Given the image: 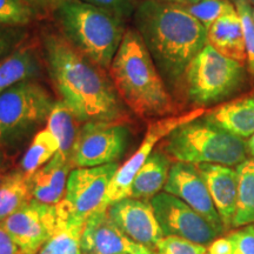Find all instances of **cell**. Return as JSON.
Segmentation results:
<instances>
[{
  "mask_svg": "<svg viewBox=\"0 0 254 254\" xmlns=\"http://www.w3.org/2000/svg\"><path fill=\"white\" fill-rule=\"evenodd\" d=\"M43 47L51 80L79 122H124L125 109L109 71L79 52L62 34H46Z\"/></svg>",
  "mask_w": 254,
  "mask_h": 254,
  "instance_id": "cell-1",
  "label": "cell"
},
{
  "mask_svg": "<svg viewBox=\"0 0 254 254\" xmlns=\"http://www.w3.org/2000/svg\"><path fill=\"white\" fill-rule=\"evenodd\" d=\"M133 21L161 77L172 85L183 80L190 60L208 43L207 30L178 2L144 0Z\"/></svg>",
  "mask_w": 254,
  "mask_h": 254,
  "instance_id": "cell-2",
  "label": "cell"
},
{
  "mask_svg": "<svg viewBox=\"0 0 254 254\" xmlns=\"http://www.w3.org/2000/svg\"><path fill=\"white\" fill-rule=\"evenodd\" d=\"M109 74L120 99L141 118H163L174 110L164 78L135 28H127Z\"/></svg>",
  "mask_w": 254,
  "mask_h": 254,
  "instance_id": "cell-3",
  "label": "cell"
},
{
  "mask_svg": "<svg viewBox=\"0 0 254 254\" xmlns=\"http://www.w3.org/2000/svg\"><path fill=\"white\" fill-rule=\"evenodd\" d=\"M56 20L73 47L109 71L127 30L125 21L81 0H66L57 6Z\"/></svg>",
  "mask_w": 254,
  "mask_h": 254,
  "instance_id": "cell-4",
  "label": "cell"
},
{
  "mask_svg": "<svg viewBox=\"0 0 254 254\" xmlns=\"http://www.w3.org/2000/svg\"><path fill=\"white\" fill-rule=\"evenodd\" d=\"M165 152L177 161L238 166L247 159L243 138L209 123L204 117L186 123L167 136Z\"/></svg>",
  "mask_w": 254,
  "mask_h": 254,
  "instance_id": "cell-5",
  "label": "cell"
},
{
  "mask_svg": "<svg viewBox=\"0 0 254 254\" xmlns=\"http://www.w3.org/2000/svg\"><path fill=\"white\" fill-rule=\"evenodd\" d=\"M56 101L43 85L25 80L0 93V150L7 155L34 136Z\"/></svg>",
  "mask_w": 254,
  "mask_h": 254,
  "instance_id": "cell-6",
  "label": "cell"
},
{
  "mask_svg": "<svg viewBox=\"0 0 254 254\" xmlns=\"http://www.w3.org/2000/svg\"><path fill=\"white\" fill-rule=\"evenodd\" d=\"M245 77V65L222 56L209 44L190 60L184 82L189 99L196 107L215 104L240 86Z\"/></svg>",
  "mask_w": 254,
  "mask_h": 254,
  "instance_id": "cell-7",
  "label": "cell"
},
{
  "mask_svg": "<svg viewBox=\"0 0 254 254\" xmlns=\"http://www.w3.org/2000/svg\"><path fill=\"white\" fill-rule=\"evenodd\" d=\"M128 139L129 129L123 122L82 124L69 157L72 170L118 163L126 152Z\"/></svg>",
  "mask_w": 254,
  "mask_h": 254,
  "instance_id": "cell-8",
  "label": "cell"
},
{
  "mask_svg": "<svg viewBox=\"0 0 254 254\" xmlns=\"http://www.w3.org/2000/svg\"><path fill=\"white\" fill-rule=\"evenodd\" d=\"M206 112H207V110L205 107H196V109L190 111L185 114L164 117V118H160L157 122L148 124L147 131H146L144 139H142L138 150L125 164L119 166L118 171L114 174L112 182H111L109 189H107L101 208H107L113 202L129 198L131 196V186L133 179H134L135 174L138 173V171L140 170V167L147 160L148 157L153 153L154 146L161 139L167 138L179 126L200 118Z\"/></svg>",
  "mask_w": 254,
  "mask_h": 254,
  "instance_id": "cell-9",
  "label": "cell"
},
{
  "mask_svg": "<svg viewBox=\"0 0 254 254\" xmlns=\"http://www.w3.org/2000/svg\"><path fill=\"white\" fill-rule=\"evenodd\" d=\"M150 201L165 237H179L207 247L222 236L204 217L176 195L160 192Z\"/></svg>",
  "mask_w": 254,
  "mask_h": 254,
  "instance_id": "cell-10",
  "label": "cell"
},
{
  "mask_svg": "<svg viewBox=\"0 0 254 254\" xmlns=\"http://www.w3.org/2000/svg\"><path fill=\"white\" fill-rule=\"evenodd\" d=\"M59 219L58 204L32 199L26 206L0 221L23 254H37L55 232Z\"/></svg>",
  "mask_w": 254,
  "mask_h": 254,
  "instance_id": "cell-11",
  "label": "cell"
},
{
  "mask_svg": "<svg viewBox=\"0 0 254 254\" xmlns=\"http://www.w3.org/2000/svg\"><path fill=\"white\" fill-rule=\"evenodd\" d=\"M118 168V163L73 168L63 199L69 212L74 217L86 220L93 212L103 207L107 189Z\"/></svg>",
  "mask_w": 254,
  "mask_h": 254,
  "instance_id": "cell-12",
  "label": "cell"
},
{
  "mask_svg": "<svg viewBox=\"0 0 254 254\" xmlns=\"http://www.w3.org/2000/svg\"><path fill=\"white\" fill-rule=\"evenodd\" d=\"M164 192L183 200L204 217L215 230L221 234L225 233L226 230L196 165L183 161H177L176 164L171 165Z\"/></svg>",
  "mask_w": 254,
  "mask_h": 254,
  "instance_id": "cell-13",
  "label": "cell"
},
{
  "mask_svg": "<svg viewBox=\"0 0 254 254\" xmlns=\"http://www.w3.org/2000/svg\"><path fill=\"white\" fill-rule=\"evenodd\" d=\"M110 218L129 239L155 252L165 237L150 200L125 198L107 207Z\"/></svg>",
  "mask_w": 254,
  "mask_h": 254,
  "instance_id": "cell-14",
  "label": "cell"
},
{
  "mask_svg": "<svg viewBox=\"0 0 254 254\" xmlns=\"http://www.w3.org/2000/svg\"><path fill=\"white\" fill-rule=\"evenodd\" d=\"M81 250L82 254H155L124 234L110 218L107 208L97 209L86 219Z\"/></svg>",
  "mask_w": 254,
  "mask_h": 254,
  "instance_id": "cell-15",
  "label": "cell"
},
{
  "mask_svg": "<svg viewBox=\"0 0 254 254\" xmlns=\"http://www.w3.org/2000/svg\"><path fill=\"white\" fill-rule=\"evenodd\" d=\"M225 230L232 227L237 209L238 174L236 168L219 164H198Z\"/></svg>",
  "mask_w": 254,
  "mask_h": 254,
  "instance_id": "cell-16",
  "label": "cell"
},
{
  "mask_svg": "<svg viewBox=\"0 0 254 254\" xmlns=\"http://www.w3.org/2000/svg\"><path fill=\"white\" fill-rule=\"evenodd\" d=\"M71 164L57 153L49 163L31 176L33 199L49 205H57L64 199Z\"/></svg>",
  "mask_w": 254,
  "mask_h": 254,
  "instance_id": "cell-17",
  "label": "cell"
},
{
  "mask_svg": "<svg viewBox=\"0 0 254 254\" xmlns=\"http://www.w3.org/2000/svg\"><path fill=\"white\" fill-rule=\"evenodd\" d=\"M207 41L219 53L247 65V51L236 6L207 30Z\"/></svg>",
  "mask_w": 254,
  "mask_h": 254,
  "instance_id": "cell-18",
  "label": "cell"
},
{
  "mask_svg": "<svg viewBox=\"0 0 254 254\" xmlns=\"http://www.w3.org/2000/svg\"><path fill=\"white\" fill-rule=\"evenodd\" d=\"M202 117L239 138H250L254 134V93L207 110Z\"/></svg>",
  "mask_w": 254,
  "mask_h": 254,
  "instance_id": "cell-19",
  "label": "cell"
},
{
  "mask_svg": "<svg viewBox=\"0 0 254 254\" xmlns=\"http://www.w3.org/2000/svg\"><path fill=\"white\" fill-rule=\"evenodd\" d=\"M58 211L56 230L37 254H82L81 234L86 220L74 217L64 200L58 204Z\"/></svg>",
  "mask_w": 254,
  "mask_h": 254,
  "instance_id": "cell-20",
  "label": "cell"
},
{
  "mask_svg": "<svg viewBox=\"0 0 254 254\" xmlns=\"http://www.w3.org/2000/svg\"><path fill=\"white\" fill-rule=\"evenodd\" d=\"M41 68L37 47L21 44L0 64V93L21 81L34 80L40 75Z\"/></svg>",
  "mask_w": 254,
  "mask_h": 254,
  "instance_id": "cell-21",
  "label": "cell"
},
{
  "mask_svg": "<svg viewBox=\"0 0 254 254\" xmlns=\"http://www.w3.org/2000/svg\"><path fill=\"white\" fill-rule=\"evenodd\" d=\"M170 159L163 152H153L135 174L131 186V198L151 200L166 185Z\"/></svg>",
  "mask_w": 254,
  "mask_h": 254,
  "instance_id": "cell-22",
  "label": "cell"
},
{
  "mask_svg": "<svg viewBox=\"0 0 254 254\" xmlns=\"http://www.w3.org/2000/svg\"><path fill=\"white\" fill-rule=\"evenodd\" d=\"M32 199L31 176L21 170L6 173L0 185V221L23 208Z\"/></svg>",
  "mask_w": 254,
  "mask_h": 254,
  "instance_id": "cell-23",
  "label": "cell"
},
{
  "mask_svg": "<svg viewBox=\"0 0 254 254\" xmlns=\"http://www.w3.org/2000/svg\"><path fill=\"white\" fill-rule=\"evenodd\" d=\"M79 123L75 114L62 99L56 101L46 122V128L59 142L58 153L68 161L80 128Z\"/></svg>",
  "mask_w": 254,
  "mask_h": 254,
  "instance_id": "cell-24",
  "label": "cell"
},
{
  "mask_svg": "<svg viewBox=\"0 0 254 254\" xmlns=\"http://www.w3.org/2000/svg\"><path fill=\"white\" fill-rule=\"evenodd\" d=\"M238 174L237 209L233 227L254 224V158H247L236 166Z\"/></svg>",
  "mask_w": 254,
  "mask_h": 254,
  "instance_id": "cell-25",
  "label": "cell"
},
{
  "mask_svg": "<svg viewBox=\"0 0 254 254\" xmlns=\"http://www.w3.org/2000/svg\"><path fill=\"white\" fill-rule=\"evenodd\" d=\"M59 151V142L49 129L37 132L20 161V170L32 176L36 171L49 163Z\"/></svg>",
  "mask_w": 254,
  "mask_h": 254,
  "instance_id": "cell-26",
  "label": "cell"
},
{
  "mask_svg": "<svg viewBox=\"0 0 254 254\" xmlns=\"http://www.w3.org/2000/svg\"><path fill=\"white\" fill-rule=\"evenodd\" d=\"M185 7L206 30H208L221 15L233 8L234 5L230 0H200Z\"/></svg>",
  "mask_w": 254,
  "mask_h": 254,
  "instance_id": "cell-27",
  "label": "cell"
},
{
  "mask_svg": "<svg viewBox=\"0 0 254 254\" xmlns=\"http://www.w3.org/2000/svg\"><path fill=\"white\" fill-rule=\"evenodd\" d=\"M33 12L24 0H0V26H25Z\"/></svg>",
  "mask_w": 254,
  "mask_h": 254,
  "instance_id": "cell-28",
  "label": "cell"
},
{
  "mask_svg": "<svg viewBox=\"0 0 254 254\" xmlns=\"http://www.w3.org/2000/svg\"><path fill=\"white\" fill-rule=\"evenodd\" d=\"M234 6L239 14L244 40L247 51V69L254 75V20L249 0H234Z\"/></svg>",
  "mask_w": 254,
  "mask_h": 254,
  "instance_id": "cell-29",
  "label": "cell"
},
{
  "mask_svg": "<svg viewBox=\"0 0 254 254\" xmlns=\"http://www.w3.org/2000/svg\"><path fill=\"white\" fill-rule=\"evenodd\" d=\"M207 247L179 237H164L155 247V254H206Z\"/></svg>",
  "mask_w": 254,
  "mask_h": 254,
  "instance_id": "cell-30",
  "label": "cell"
},
{
  "mask_svg": "<svg viewBox=\"0 0 254 254\" xmlns=\"http://www.w3.org/2000/svg\"><path fill=\"white\" fill-rule=\"evenodd\" d=\"M81 1L97 6L116 15L120 20L125 21L128 18H133L136 8L144 0H81Z\"/></svg>",
  "mask_w": 254,
  "mask_h": 254,
  "instance_id": "cell-31",
  "label": "cell"
},
{
  "mask_svg": "<svg viewBox=\"0 0 254 254\" xmlns=\"http://www.w3.org/2000/svg\"><path fill=\"white\" fill-rule=\"evenodd\" d=\"M21 27L0 26V64L24 43L26 32Z\"/></svg>",
  "mask_w": 254,
  "mask_h": 254,
  "instance_id": "cell-32",
  "label": "cell"
},
{
  "mask_svg": "<svg viewBox=\"0 0 254 254\" xmlns=\"http://www.w3.org/2000/svg\"><path fill=\"white\" fill-rule=\"evenodd\" d=\"M233 254H254V224L227 234Z\"/></svg>",
  "mask_w": 254,
  "mask_h": 254,
  "instance_id": "cell-33",
  "label": "cell"
},
{
  "mask_svg": "<svg viewBox=\"0 0 254 254\" xmlns=\"http://www.w3.org/2000/svg\"><path fill=\"white\" fill-rule=\"evenodd\" d=\"M0 254H23L1 224H0Z\"/></svg>",
  "mask_w": 254,
  "mask_h": 254,
  "instance_id": "cell-34",
  "label": "cell"
},
{
  "mask_svg": "<svg viewBox=\"0 0 254 254\" xmlns=\"http://www.w3.org/2000/svg\"><path fill=\"white\" fill-rule=\"evenodd\" d=\"M31 4H37L40 6H51V5H57L59 6L62 2L66 1V0H27Z\"/></svg>",
  "mask_w": 254,
  "mask_h": 254,
  "instance_id": "cell-35",
  "label": "cell"
},
{
  "mask_svg": "<svg viewBox=\"0 0 254 254\" xmlns=\"http://www.w3.org/2000/svg\"><path fill=\"white\" fill-rule=\"evenodd\" d=\"M6 168H7V159L4 152L0 150V173H6Z\"/></svg>",
  "mask_w": 254,
  "mask_h": 254,
  "instance_id": "cell-36",
  "label": "cell"
},
{
  "mask_svg": "<svg viewBox=\"0 0 254 254\" xmlns=\"http://www.w3.org/2000/svg\"><path fill=\"white\" fill-rule=\"evenodd\" d=\"M247 145V153L250 154L251 158H254V134L250 136L249 140L246 141Z\"/></svg>",
  "mask_w": 254,
  "mask_h": 254,
  "instance_id": "cell-37",
  "label": "cell"
},
{
  "mask_svg": "<svg viewBox=\"0 0 254 254\" xmlns=\"http://www.w3.org/2000/svg\"><path fill=\"white\" fill-rule=\"evenodd\" d=\"M200 1V0H176V2H178V4L183 5V6H190L192 4H195V2Z\"/></svg>",
  "mask_w": 254,
  "mask_h": 254,
  "instance_id": "cell-38",
  "label": "cell"
},
{
  "mask_svg": "<svg viewBox=\"0 0 254 254\" xmlns=\"http://www.w3.org/2000/svg\"><path fill=\"white\" fill-rule=\"evenodd\" d=\"M5 174H6V173H0V185H1L2 180H4V178H5Z\"/></svg>",
  "mask_w": 254,
  "mask_h": 254,
  "instance_id": "cell-39",
  "label": "cell"
},
{
  "mask_svg": "<svg viewBox=\"0 0 254 254\" xmlns=\"http://www.w3.org/2000/svg\"><path fill=\"white\" fill-rule=\"evenodd\" d=\"M157 1H167V2H176V0H157Z\"/></svg>",
  "mask_w": 254,
  "mask_h": 254,
  "instance_id": "cell-40",
  "label": "cell"
},
{
  "mask_svg": "<svg viewBox=\"0 0 254 254\" xmlns=\"http://www.w3.org/2000/svg\"><path fill=\"white\" fill-rule=\"evenodd\" d=\"M252 15H253V20H254V9L252 11Z\"/></svg>",
  "mask_w": 254,
  "mask_h": 254,
  "instance_id": "cell-41",
  "label": "cell"
},
{
  "mask_svg": "<svg viewBox=\"0 0 254 254\" xmlns=\"http://www.w3.org/2000/svg\"><path fill=\"white\" fill-rule=\"evenodd\" d=\"M252 2H253V4H254V0H252Z\"/></svg>",
  "mask_w": 254,
  "mask_h": 254,
  "instance_id": "cell-42",
  "label": "cell"
},
{
  "mask_svg": "<svg viewBox=\"0 0 254 254\" xmlns=\"http://www.w3.org/2000/svg\"><path fill=\"white\" fill-rule=\"evenodd\" d=\"M206 254H207V253H206Z\"/></svg>",
  "mask_w": 254,
  "mask_h": 254,
  "instance_id": "cell-43",
  "label": "cell"
}]
</instances>
